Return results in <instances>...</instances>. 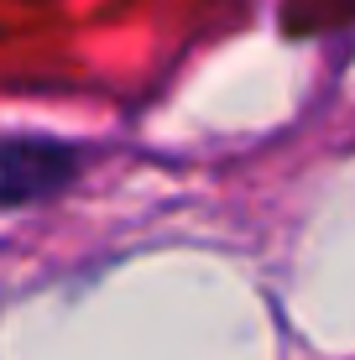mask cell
Returning <instances> with one entry per match:
<instances>
[{"label":"cell","mask_w":355,"mask_h":360,"mask_svg":"<svg viewBox=\"0 0 355 360\" xmlns=\"http://www.w3.org/2000/svg\"><path fill=\"white\" fill-rule=\"evenodd\" d=\"M79 178V152L53 136H6L0 141V204L27 209Z\"/></svg>","instance_id":"1"}]
</instances>
